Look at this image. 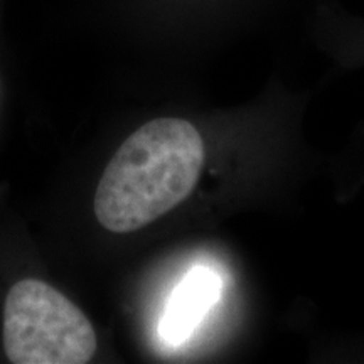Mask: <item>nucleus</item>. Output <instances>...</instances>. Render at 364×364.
Wrapping results in <instances>:
<instances>
[{"label": "nucleus", "instance_id": "obj_2", "mask_svg": "<svg viewBox=\"0 0 364 364\" xmlns=\"http://www.w3.org/2000/svg\"><path fill=\"white\" fill-rule=\"evenodd\" d=\"M4 349L14 364H85L97 351L90 318L43 280H19L4 306Z\"/></svg>", "mask_w": 364, "mask_h": 364}, {"label": "nucleus", "instance_id": "obj_1", "mask_svg": "<svg viewBox=\"0 0 364 364\" xmlns=\"http://www.w3.org/2000/svg\"><path fill=\"white\" fill-rule=\"evenodd\" d=\"M203 164L204 144L193 124L156 118L108 162L95 193V216L112 233L140 230L188 199Z\"/></svg>", "mask_w": 364, "mask_h": 364}, {"label": "nucleus", "instance_id": "obj_3", "mask_svg": "<svg viewBox=\"0 0 364 364\" xmlns=\"http://www.w3.org/2000/svg\"><path fill=\"white\" fill-rule=\"evenodd\" d=\"M221 290L220 277L208 267H194L172 292L159 332L164 343H184L215 306Z\"/></svg>", "mask_w": 364, "mask_h": 364}]
</instances>
